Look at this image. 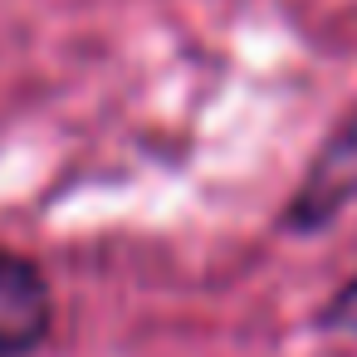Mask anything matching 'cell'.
Returning <instances> with one entry per match:
<instances>
[{
	"instance_id": "obj_1",
	"label": "cell",
	"mask_w": 357,
	"mask_h": 357,
	"mask_svg": "<svg viewBox=\"0 0 357 357\" xmlns=\"http://www.w3.org/2000/svg\"><path fill=\"white\" fill-rule=\"evenodd\" d=\"M347 206H357V108L347 118H337V128L308 157L298 186L289 191V201L279 211V230H289V235H318Z\"/></svg>"
},
{
	"instance_id": "obj_2",
	"label": "cell",
	"mask_w": 357,
	"mask_h": 357,
	"mask_svg": "<svg viewBox=\"0 0 357 357\" xmlns=\"http://www.w3.org/2000/svg\"><path fill=\"white\" fill-rule=\"evenodd\" d=\"M54 328V289L45 269L0 245V357H30Z\"/></svg>"
},
{
	"instance_id": "obj_3",
	"label": "cell",
	"mask_w": 357,
	"mask_h": 357,
	"mask_svg": "<svg viewBox=\"0 0 357 357\" xmlns=\"http://www.w3.org/2000/svg\"><path fill=\"white\" fill-rule=\"evenodd\" d=\"M318 328L323 333H342V337H357V274L347 284H337L323 308H318Z\"/></svg>"
}]
</instances>
